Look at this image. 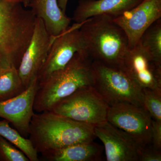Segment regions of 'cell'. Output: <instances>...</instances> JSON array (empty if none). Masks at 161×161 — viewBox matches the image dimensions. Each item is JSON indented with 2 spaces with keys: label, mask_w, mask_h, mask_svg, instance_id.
Listing matches in <instances>:
<instances>
[{
  "label": "cell",
  "mask_w": 161,
  "mask_h": 161,
  "mask_svg": "<svg viewBox=\"0 0 161 161\" xmlns=\"http://www.w3.org/2000/svg\"><path fill=\"white\" fill-rule=\"evenodd\" d=\"M151 145L156 149L161 150V121L152 119Z\"/></svg>",
  "instance_id": "cell-23"
},
{
  "label": "cell",
  "mask_w": 161,
  "mask_h": 161,
  "mask_svg": "<svg viewBox=\"0 0 161 161\" xmlns=\"http://www.w3.org/2000/svg\"><path fill=\"white\" fill-rule=\"evenodd\" d=\"M92 61L77 53L62 69L38 82L33 109L38 113L49 111L59 102L85 87L94 86Z\"/></svg>",
  "instance_id": "cell-3"
},
{
  "label": "cell",
  "mask_w": 161,
  "mask_h": 161,
  "mask_svg": "<svg viewBox=\"0 0 161 161\" xmlns=\"http://www.w3.org/2000/svg\"><path fill=\"white\" fill-rule=\"evenodd\" d=\"M29 7L36 17L43 20L52 36H59L69 26L71 19L60 9L58 0H31Z\"/></svg>",
  "instance_id": "cell-15"
},
{
  "label": "cell",
  "mask_w": 161,
  "mask_h": 161,
  "mask_svg": "<svg viewBox=\"0 0 161 161\" xmlns=\"http://www.w3.org/2000/svg\"><path fill=\"white\" fill-rule=\"evenodd\" d=\"M122 69L142 89L161 88V66L139 43L128 50Z\"/></svg>",
  "instance_id": "cell-12"
},
{
  "label": "cell",
  "mask_w": 161,
  "mask_h": 161,
  "mask_svg": "<svg viewBox=\"0 0 161 161\" xmlns=\"http://www.w3.org/2000/svg\"><path fill=\"white\" fill-rule=\"evenodd\" d=\"M36 19L20 2L0 0V73L11 66L18 69Z\"/></svg>",
  "instance_id": "cell-2"
},
{
  "label": "cell",
  "mask_w": 161,
  "mask_h": 161,
  "mask_svg": "<svg viewBox=\"0 0 161 161\" xmlns=\"http://www.w3.org/2000/svg\"><path fill=\"white\" fill-rule=\"evenodd\" d=\"M21 3L25 8L29 7L31 0H21Z\"/></svg>",
  "instance_id": "cell-25"
},
{
  "label": "cell",
  "mask_w": 161,
  "mask_h": 161,
  "mask_svg": "<svg viewBox=\"0 0 161 161\" xmlns=\"http://www.w3.org/2000/svg\"><path fill=\"white\" fill-rule=\"evenodd\" d=\"M69 0H58V6L64 13L65 14Z\"/></svg>",
  "instance_id": "cell-24"
},
{
  "label": "cell",
  "mask_w": 161,
  "mask_h": 161,
  "mask_svg": "<svg viewBox=\"0 0 161 161\" xmlns=\"http://www.w3.org/2000/svg\"><path fill=\"white\" fill-rule=\"evenodd\" d=\"M107 120L132 136L142 147L151 144L152 119L142 107L129 103L109 107Z\"/></svg>",
  "instance_id": "cell-7"
},
{
  "label": "cell",
  "mask_w": 161,
  "mask_h": 161,
  "mask_svg": "<svg viewBox=\"0 0 161 161\" xmlns=\"http://www.w3.org/2000/svg\"><path fill=\"white\" fill-rule=\"evenodd\" d=\"M0 161H30L26 155L0 135Z\"/></svg>",
  "instance_id": "cell-21"
},
{
  "label": "cell",
  "mask_w": 161,
  "mask_h": 161,
  "mask_svg": "<svg viewBox=\"0 0 161 161\" xmlns=\"http://www.w3.org/2000/svg\"><path fill=\"white\" fill-rule=\"evenodd\" d=\"M142 0H79L71 20L81 23L90 18L107 15L116 18L138 5Z\"/></svg>",
  "instance_id": "cell-14"
},
{
  "label": "cell",
  "mask_w": 161,
  "mask_h": 161,
  "mask_svg": "<svg viewBox=\"0 0 161 161\" xmlns=\"http://www.w3.org/2000/svg\"><path fill=\"white\" fill-rule=\"evenodd\" d=\"M56 37L47 31L43 20L36 18L31 40L18 68L25 88L29 86L35 78H37Z\"/></svg>",
  "instance_id": "cell-9"
},
{
  "label": "cell",
  "mask_w": 161,
  "mask_h": 161,
  "mask_svg": "<svg viewBox=\"0 0 161 161\" xmlns=\"http://www.w3.org/2000/svg\"><path fill=\"white\" fill-rule=\"evenodd\" d=\"M138 43L161 66V19L149 26L142 35Z\"/></svg>",
  "instance_id": "cell-19"
},
{
  "label": "cell",
  "mask_w": 161,
  "mask_h": 161,
  "mask_svg": "<svg viewBox=\"0 0 161 161\" xmlns=\"http://www.w3.org/2000/svg\"><path fill=\"white\" fill-rule=\"evenodd\" d=\"M26 89L15 67H10L0 73V101L15 97Z\"/></svg>",
  "instance_id": "cell-17"
},
{
  "label": "cell",
  "mask_w": 161,
  "mask_h": 161,
  "mask_svg": "<svg viewBox=\"0 0 161 161\" xmlns=\"http://www.w3.org/2000/svg\"><path fill=\"white\" fill-rule=\"evenodd\" d=\"M102 147L93 141L41 153L43 158L48 161H98L102 160Z\"/></svg>",
  "instance_id": "cell-16"
},
{
  "label": "cell",
  "mask_w": 161,
  "mask_h": 161,
  "mask_svg": "<svg viewBox=\"0 0 161 161\" xmlns=\"http://www.w3.org/2000/svg\"><path fill=\"white\" fill-rule=\"evenodd\" d=\"M94 130L103 144L107 161H139L144 147L125 132L107 120L95 125Z\"/></svg>",
  "instance_id": "cell-10"
},
{
  "label": "cell",
  "mask_w": 161,
  "mask_h": 161,
  "mask_svg": "<svg viewBox=\"0 0 161 161\" xmlns=\"http://www.w3.org/2000/svg\"><path fill=\"white\" fill-rule=\"evenodd\" d=\"M108 108L94 86H89L78 90L59 102L49 111L95 126L107 120Z\"/></svg>",
  "instance_id": "cell-6"
},
{
  "label": "cell",
  "mask_w": 161,
  "mask_h": 161,
  "mask_svg": "<svg viewBox=\"0 0 161 161\" xmlns=\"http://www.w3.org/2000/svg\"><path fill=\"white\" fill-rule=\"evenodd\" d=\"M139 161H161V150H158L151 144L147 145L142 148Z\"/></svg>",
  "instance_id": "cell-22"
},
{
  "label": "cell",
  "mask_w": 161,
  "mask_h": 161,
  "mask_svg": "<svg viewBox=\"0 0 161 161\" xmlns=\"http://www.w3.org/2000/svg\"><path fill=\"white\" fill-rule=\"evenodd\" d=\"M7 1H12V2H20V3H21V0H7Z\"/></svg>",
  "instance_id": "cell-26"
},
{
  "label": "cell",
  "mask_w": 161,
  "mask_h": 161,
  "mask_svg": "<svg viewBox=\"0 0 161 161\" xmlns=\"http://www.w3.org/2000/svg\"><path fill=\"white\" fill-rule=\"evenodd\" d=\"M83 39V53L92 61L122 69L129 49L124 31L107 15L95 16L83 22L80 28Z\"/></svg>",
  "instance_id": "cell-4"
},
{
  "label": "cell",
  "mask_w": 161,
  "mask_h": 161,
  "mask_svg": "<svg viewBox=\"0 0 161 161\" xmlns=\"http://www.w3.org/2000/svg\"><path fill=\"white\" fill-rule=\"evenodd\" d=\"M92 65L94 87L109 107L129 103L143 108L142 89L123 69L97 61Z\"/></svg>",
  "instance_id": "cell-5"
},
{
  "label": "cell",
  "mask_w": 161,
  "mask_h": 161,
  "mask_svg": "<svg viewBox=\"0 0 161 161\" xmlns=\"http://www.w3.org/2000/svg\"><path fill=\"white\" fill-rule=\"evenodd\" d=\"M161 18V0H142L135 7L113 20L124 31L129 48L138 43L146 30Z\"/></svg>",
  "instance_id": "cell-11"
},
{
  "label": "cell",
  "mask_w": 161,
  "mask_h": 161,
  "mask_svg": "<svg viewBox=\"0 0 161 161\" xmlns=\"http://www.w3.org/2000/svg\"><path fill=\"white\" fill-rule=\"evenodd\" d=\"M143 108L152 119L161 121V88L142 89Z\"/></svg>",
  "instance_id": "cell-20"
},
{
  "label": "cell",
  "mask_w": 161,
  "mask_h": 161,
  "mask_svg": "<svg viewBox=\"0 0 161 161\" xmlns=\"http://www.w3.org/2000/svg\"><path fill=\"white\" fill-rule=\"evenodd\" d=\"M9 121H0V135L21 150L30 161H38V153L28 138L23 137L15 129L9 125Z\"/></svg>",
  "instance_id": "cell-18"
},
{
  "label": "cell",
  "mask_w": 161,
  "mask_h": 161,
  "mask_svg": "<svg viewBox=\"0 0 161 161\" xmlns=\"http://www.w3.org/2000/svg\"><path fill=\"white\" fill-rule=\"evenodd\" d=\"M38 88L37 78L19 95L0 101V117L9 121L23 137H29V127L33 109L35 95Z\"/></svg>",
  "instance_id": "cell-13"
},
{
  "label": "cell",
  "mask_w": 161,
  "mask_h": 161,
  "mask_svg": "<svg viewBox=\"0 0 161 161\" xmlns=\"http://www.w3.org/2000/svg\"><path fill=\"white\" fill-rule=\"evenodd\" d=\"M83 22L75 23L55 38L46 60L37 76L38 82L66 66L77 53H83L84 42L80 31Z\"/></svg>",
  "instance_id": "cell-8"
},
{
  "label": "cell",
  "mask_w": 161,
  "mask_h": 161,
  "mask_svg": "<svg viewBox=\"0 0 161 161\" xmlns=\"http://www.w3.org/2000/svg\"><path fill=\"white\" fill-rule=\"evenodd\" d=\"M95 126L77 121L52 111L35 113L29 137L38 153L95 140Z\"/></svg>",
  "instance_id": "cell-1"
}]
</instances>
